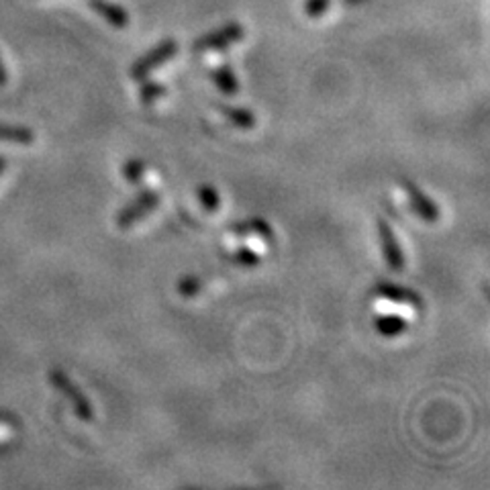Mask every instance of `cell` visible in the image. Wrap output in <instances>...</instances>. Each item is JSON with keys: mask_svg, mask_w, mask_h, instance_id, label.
Returning <instances> with one entry per match:
<instances>
[{"mask_svg": "<svg viewBox=\"0 0 490 490\" xmlns=\"http://www.w3.org/2000/svg\"><path fill=\"white\" fill-rule=\"evenodd\" d=\"M160 203L162 199L158 191H153V188H143V191L135 194V199L129 201L123 209L117 213V217H115L117 227L131 229L145 217H150V214L158 209Z\"/></svg>", "mask_w": 490, "mask_h": 490, "instance_id": "6da1fadb", "label": "cell"}, {"mask_svg": "<svg viewBox=\"0 0 490 490\" xmlns=\"http://www.w3.org/2000/svg\"><path fill=\"white\" fill-rule=\"evenodd\" d=\"M176 54H178L176 39H163L156 47H151L150 51H145L141 57L135 59L131 70H129V76H131V78L137 82L150 78L151 72H156L158 68L168 64Z\"/></svg>", "mask_w": 490, "mask_h": 490, "instance_id": "7a4b0ae2", "label": "cell"}, {"mask_svg": "<svg viewBox=\"0 0 490 490\" xmlns=\"http://www.w3.org/2000/svg\"><path fill=\"white\" fill-rule=\"evenodd\" d=\"M245 37V29L242 23L231 21L223 27L204 33L199 39L193 41V51L194 54H213V51H223L231 46H235L237 41H242Z\"/></svg>", "mask_w": 490, "mask_h": 490, "instance_id": "3957f363", "label": "cell"}, {"mask_svg": "<svg viewBox=\"0 0 490 490\" xmlns=\"http://www.w3.org/2000/svg\"><path fill=\"white\" fill-rule=\"evenodd\" d=\"M49 381L51 384L56 386V389L64 394V397L70 401V405L76 412V417L82 419V421H92L94 417V412H92V405H90V401L84 397L82 391L78 389V386H76L72 381H70V376L64 374V372H59V370H54V372L49 374Z\"/></svg>", "mask_w": 490, "mask_h": 490, "instance_id": "277c9868", "label": "cell"}, {"mask_svg": "<svg viewBox=\"0 0 490 490\" xmlns=\"http://www.w3.org/2000/svg\"><path fill=\"white\" fill-rule=\"evenodd\" d=\"M399 186L402 188V193L407 196V203L411 206V211L417 214L421 221L425 223H435L440 219V206H437L429 196L421 191V188L412 182L409 178H401Z\"/></svg>", "mask_w": 490, "mask_h": 490, "instance_id": "5b68a950", "label": "cell"}, {"mask_svg": "<svg viewBox=\"0 0 490 490\" xmlns=\"http://www.w3.org/2000/svg\"><path fill=\"white\" fill-rule=\"evenodd\" d=\"M378 235H381V245L386 266H389L392 272H401L405 268V254H402V247L397 235H394L392 227L384 219L378 221Z\"/></svg>", "mask_w": 490, "mask_h": 490, "instance_id": "8992f818", "label": "cell"}, {"mask_svg": "<svg viewBox=\"0 0 490 490\" xmlns=\"http://www.w3.org/2000/svg\"><path fill=\"white\" fill-rule=\"evenodd\" d=\"M374 292L381 298L391 300V303H399V305H407L411 308H415L417 313H421L425 308V300L421 298L419 292L412 288L394 285V282H378L374 287Z\"/></svg>", "mask_w": 490, "mask_h": 490, "instance_id": "52a82bcc", "label": "cell"}, {"mask_svg": "<svg viewBox=\"0 0 490 490\" xmlns=\"http://www.w3.org/2000/svg\"><path fill=\"white\" fill-rule=\"evenodd\" d=\"M227 229H229L231 235H237V237L254 235L257 239H264V242H268V244L274 242V231H272V227L268 225V221H264L260 217L235 221V223H231V225Z\"/></svg>", "mask_w": 490, "mask_h": 490, "instance_id": "ba28073f", "label": "cell"}, {"mask_svg": "<svg viewBox=\"0 0 490 490\" xmlns=\"http://www.w3.org/2000/svg\"><path fill=\"white\" fill-rule=\"evenodd\" d=\"M90 6L92 11H97L102 19L117 29H123L129 25V15L123 6L109 3V0H90Z\"/></svg>", "mask_w": 490, "mask_h": 490, "instance_id": "9c48e42d", "label": "cell"}, {"mask_svg": "<svg viewBox=\"0 0 490 490\" xmlns=\"http://www.w3.org/2000/svg\"><path fill=\"white\" fill-rule=\"evenodd\" d=\"M221 117L229 121L237 129H254L255 127V115L249 109L234 107V105H217Z\"/></svg>", "mask_w": 490, "mask_h": 490, "instance_id": "30bf717a", "label": "cell"}, {"mask_svg": "<svg viewBox=\"0 0 490 490\" xmlns=\"http://www.w3.org/2000/svg\"><path fill=\"white\" fill-rule=\"evenodd\" d=\"M211 78L214 86H217L223 94H227V97H234V94L239 92L237 76L234 74V70H231L229 64H221L219 68H214V70L211 72Z\"/></svg>", "mask_w": 490, "mask_h": 490, "instance_id": "8fae6325", "label": "cell"}, {"mask_svg": "<svg viewBox=\"0 0 490 490\" xmlns=\"http://www.w3.org/2000/svg\"><path fill=\"white\" fill-rule=\"evenodd\" d=\"M376 331L382 335V338H397V335L407 331V321L402 319L401 315H382L374 319Z\"/></svg>", "mask_w": 490, "mask_h": 490, "instance_id": "7c38bea8", "label": "cell"}, {"mask_svg": "<svg viewBox=\"0 0 490 490\" xmlns=\"http://www.w3.org/2000/svg\"><path fill=\"white\" fill-rule=\"evenodd\" d=\"M0 141H11L29 145L36 141V133L27 127H16V125H0Z\"/></svg>", "mask_w": 490, "mask_h": 490, "instance_id": "4fadbf2b", "label": "cell"}, {"mask_svg": "<svg viewBox=\"0 0 490 490\" xmlns=\"http://www.w3.org/2000/svg\"><path fill=\"white\" fill-rule=\"evenodd\" d=\"M227 260L234 266H239V268H255V266H260V255H257L252 247L245 245L234 249V252L227 255Z\"/></svg>", "mask_w": 490, "mask_h": 490, "instance_id": "5bb4252c", "label": "cell"}, {"mask_svg": "<svg viewBox=\"0 0 490 490\" xmlns=\"http://www.w3.org/2000/svg\"><path fill=\"white\" fill-rule=\"evenodd\" d=\"M168 94V89L160 82H153L150 78L141 80V89H140V99H141V105L150 107L153 105V102L160 100L162 97H166Z\"/></svg>", "mask_w": 490, "mask_h": 490, "instance_id": "9a60e30c", "label": "cell"}, {"mask_svg": "<svg viewBox=\"0 0 490 490\" xmlns=\"http://www.w3.org/2000/svg\"><path fill=\"white\" fill-rule=\"evenodd\" d=\"M145 172H148V163L140 158L127 160L123 166V176L129 184H140L145 176Z\"/></svg>", "mask_w": 490, "mask_h": 490, "instance_id": "2e32d148", "label": "cell"}, {"mask_svg": "<svg viewBox=\"0 0 490 490\" xmlns=\"http://www.w3.org/2000/svg\"><path fill=\"white\" fill-rule=\"evenodd\" d=\"M176 288L184 298H193L196 295H201V290L204 288V280L201 276H194V274H191V276L180 278Z\"/></svg>", "mask_w": 490, "mask_h": 490, "instance_id": "e0dca14e", "label": "cell"}, {"mask_svg": "<svg viewBox=\"0 0 490 490\" xmlns=\"http://www.w3.org/2000/svg\"><path fill=\"white\" fill-rule=\"evenodd\" d=\"M199 203H201V206H203V209L206 213H214V211H217L219 204H221L217 188H213L209 184L199 186Z\"/></svg>", "mask_w": 490, "mask_h": 490, "instance_id": "ac0fdd59", "label": "cell"}, {"mask_svg": "<svg viewBox=\"0 0 490 490\" xmlns=\"http://www.w3.org/2000/svg\"><path fill=\"white\" fill-rule=\"evenodd\" d=\"M331 0H307L305 3V13L311 19H319L327 11H329Z\"/></svg>", "mask_w": 490, "mask_h": 490, "instance_id": "d6986e66", "label": "cell"}, {"mask_svg": "<svg viewBox=\"0 0 490 490\" xmlns=\"http://www.w3.org/2000/svg\"><path fill=\"white\" fill-rule=\"evenodd\" d=\"M6 84V70H5V64L3 59H0V86Z\"/></svg>", "mask_w": 490, "mask_h": 490, "instance_id": "ffe728a7", "label": "cell"}, {"mask_svg": "<svg viewBox=\"0 0 490 490\" xmlns=\"http://www.w3.org/2000/svg\"><path fill=\"white\" fill-rule=\"evenodd\" d=\"M366 0H343V5L346 6H358V5H364Z\"/></svg>", "mask_w": 490, "mask_h": 490, "instance_id": "44dd1931", "label": "cell"}, {"mask_svg": "<svg viewBox=\"0 0 490 490\" xmlns=\"http://www.w3.org/2000/svg\"><path fill=\"white\" fill-rule=\"evenodd\" d=\"M6 170V160L0 158V176H3V172Z\"/></svg>", "mask_w": 490, "mask_h": 490, "instance_id": "7402d4cb", "label": "cell"}]
</instances>
